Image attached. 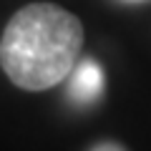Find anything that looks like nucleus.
I'll list each match as a JSON object with an SVG mask.
<instances>
[{
  "instance_id": "nucleus-2",
  "label": "nucleus",
  "mask_w": 151,
  "mask_h": 151,
  "mask_svg": "<svg viewBox=\"0 0 151 151\" xmlns=\"http://www.w3.org/2000/svg\"><path fill=\"white\" fill-rule=\"evenodd\" d=\"M103 91V70L93 58H86L76 63L70 70L68 96L76 103H93Z\"/></svg>"
},
{
  "instance_id": "nucleus-1",
  "label": "nucleus",
  "mask_w": 151,
  "mask_h": 151,
  "mask_svg": "<svg viewBox=\"0 0 151 151\" xmlns=\"http://www.w3.org/2000/svg\"><path fill=\"white\" fill-rule=\"evenodd\" d=\"M83 45V25L73 13L50 3L18 10L3 30L0 65L15 86L45 91L65 81Z\"/></svg>"
},
{
  "instance_id": "nucleus-3",
  "label": "nucleus",
  "mask_w": 151,
  "mask_h": 151,
  "mask_svg": "<svg viewBox=\"0 0 151 151\" xmlns=\"http://www.w3.org/2000/svg\"><path fill=\"white\" fill-rule=\"evenodd\" d=\"M93 151H124V149H121L119 144H101V146H96Z\"/></svg>"
}]
</instances>
